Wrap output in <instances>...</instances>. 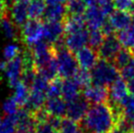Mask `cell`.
I'll return each mask as SVG.
<instances>
[{
  "label": "cell",
  "instance_id": "9c48e42d",
  "mask_svg": "<svg viewBox=\"0 0 134 133\" xmlns=\"http://www.w3.org/2000/svg\"><path fill=\"white\" fill-rule=\"evenodd\" d=\"M65 23L64 22H45L44 40L52 46L64 40Z\"/></svg>",
  "mask_w": 134,
  "mask_h": 133
},
{
  "label": "cell",
  "instance_id": "ee69618b",
  "mask_svg": "<svg viewBox=\"0 0 134 133\" xmlns=\"http://www.w3.org/2000/svg\"><path fill=\"white\" fill-rule=\"evenodd\" d=\"M6 1H7V0H6Z\"/></svg>",
  "mask_w": 134,
  "mask_h": 133
},
{
  "label": "cell",
  "instance_id": "52a82bcc",
  "mask_svg": "<svg viewBox=\"0 0 134 133\" xmlns=\"http://www.w3.org/2000/svg\"><path fill=\"white\" fill-rule=\"evenodd\" d=\"M89 102L83 97V95L78 96L77 98L67 102V114L66 117L71 120L80 122L82 118L85 117L90 108Z\"/></svg>",
  "mask_w": 134,
  "mask_h": 133
},
{
  "label": "cell",
  "instance_id": "f1b7e54d",
  "mask_svg": "<svg viewBox=\"0 0 134 133\" xmlns=\"http://www.w3.org/2000/svg\"><path fill=\"white\" fill-rule=\"evenodd\" d=\"M18 108H20L19 105H18V103L16 102V100L13 97L6 100L3 104V111L7 115H15L16 113L19 111Z\"/></svg>",
  "mask_w": 134,
  "mask_h": 133
},
{
  "label": "cell",
  "instance_id": "1f68e13d",
  "mask_svg": "<svg viewBox=\"0 0 134 133\" xmlns=\"http://www.w3.org/2000/svg\"><path fill=\"white\" fill-rule=\"evenodd\" d=\"M20 53H21V50H20L19 46L16 44L8 45L7 47L4 49V57H5L6 61L16 58L17 56L20 55Z\"/></svg>",
  "mask_w": 134,
  "mask_h": 133
},
{
  "label": "cell",
  "instance_id": "30bf717a",
  "mask_svg": "<svg viewBox=\"0 0 134 133\" xmlns=\"http://www.w3.org/2000/svg\"><path fill=\"white\" fill-rule=\"evenodd\" d=\"M75 58L77 60L79 68L87 70H92V68L100 59L96 49L90 46H85L75 52Z\"/></svg>",
  "mask_w": 134,
  "mask_h": 133
},
{
  "label": "cell",
  "instance_id": "8992f818",
  "mask_svg": "<svg viewBox=\"0 0 134 133\" xmlns=\"http://www.w3.org/2000/svg\"><path fill=\"white\" fill-rule=\"evenodd\" d=\"M83 20L90 30H103L108 22V16L98 4H94L87 6L83 14Z\"/></svg>",
  "mask_w": 134,
  "mask_h": 133
},
{
  "label": "cell",
  "instance_id": "7402d4cb",
  "mask_svg": "<svg viewBox=\"0 0 134 133\" xmlns=\"http://www.w3.org/2000/svg\"><path fill=\"white\" fill-rule=\"evenodd\" d=\"M120 109H121V117L131 123L134 120V96L129 94L123 100Z\"/></svg>",
  "mask_w": 134,
  "mask_h": 133
},
{
  "label": "cell",
  "instance_id": "ac0fdd59",
  "mask_svg": "<svg viewBox=\"0 0 134 133\" xmlns=\"http://www.w3.org/2000/svg\"><path fill=\"white\" fill-rule=\"evenodd\" d=\"M14 88H15V95L13 96V98L16 100L20 108L25 107L30 96V88L22 80H20L14 86Z\"/></svg>",
  "mask_w": 134,
  "mask_h": 133
},
{
  "label": "cell",
  "instance_id": "cb8c5ba5",
  "mask_svg": "<svg viewBox=\"0 0 134 133\" xmlns=\"http://www.w3.org/2000/svg\"><path fill=\"white\" fill-rule=\"evenodd\" d=\"M132 59H133V55H132L130 50L123 48L119 51V53L118 55L115 56V60L113 62L116 66V68L119 70H120V69H122L123 66H126L128 63H130L131 61H132Z\"/></svg>",
  "mask_w": 134,
  "mask_h": 133
},
{
  "label": "cell",
  "instance_id": "44dd1931",
  "mask_svg": "<svg viewBox=\"0 0 134 133\" xmlns=\"http://www.w3.org/2000/svg\"><path fill=\"white\" fill-rule=\"evenodd\" d=\"M68 16L71 17H83L87 5L83 0H71L67 3Z\"/></svg>",
  "mask_w": 134,
  "mask_h": 133
},
{
  "label": "cell",
  "instance_id": "f546056e",
  "mask_svg": "<svg viewBox=\"0 0 134 133\" xmlns=\"http://www.w3.org/2000/svg\"><path fill=\"white\" fill-rule=\"evenodd\" d=\"M35 133H56V131L47 118L45 120L35 122Z\"/></svg>",
  "mask_w": 134,
  "mask_h": 133
},
{
  "label": "cell",
  "instance_id": "7a4b0ae2",
  "mask_svg": "<svg viewBox=\"0 0 134 133\" xmlns=\"http://www.w3.org/2000/svg\"><path fill=\"white\" fill-rule=\"evenodd\" d=\"M65 23V36L64 43L72 53L77 52L79 49L88 44L89 30H87L83 17H71L68 16Z\"/></svg>",
  "mask_w": 134,
  "mask_h": 133
},
{
  "label": "cell",
  "instance_id": "ba28073f",
  "mask_svg": "<svg viewBox=\"0 0 134 133\" xmlns=\"http://www.w3.org/2000/svg\"><path fill=\"white\" fill-rule=\"evenodd\" d=\"M121 44L118 39V36L114 34H109L105 36L104 41L102 42L100 47L97 49L99 58L107 61H114L115 56L121 50Z\"/></svg>",
  "mask_w": 134,
  "mask_h": 133
},
{
  "label": "cell",
  "instance_id": "4316f807",
  "mask_svg": "<svg viewBox=\"0 0 134 133\" xmlns=\"http://www.w3.org/2000/svg\"><path fill=\"white\" fill-rule=\"evenodd\" d=\"M74 78L75 81L77 82L79 86L82 88V90L86 87H88L91 84V75H90V70H83V69H79L77 73L75 74Z\"/></svg>",
  "mask_w": 134,
  "mask_h": 133
},
{
  "label": "cell",
  "instance_id": "e575fe53",
  "mask_svg": "<svg viewBox=\"0 0 134 133\" xmlns=\"http://www.w3.org/2000/svg\"><path fill=\"white\" fill-rule=\"evenodd\" d=\"M126 83H127V88H128L129 94L134 96V76L132 78H130L129 80H127Z\"/></svg>",
  "mask_w": 134,
  "mask_h": 133
},
{
  "label": "cell",
  "instance_id": "603a6c76",
  "mask_svg": "<svg viewBox=\"0 0 134 133\" xmlns=\"http://www.w3.org/2000/svg\"><path fill=\"white\" fill-rule=\"evenodd\" d=\"M0 25H1L2 30H4L5 35L8 38H10V39H16L18 37L17 26L14 25V23L12 22V20H10L7 16L0 20Z\"/></svg>",
  "mask_w": 134,
  "mask_h": 133
},
{
  "label": "cell",
  "instance_id": "7c38bea8",
  "mask_svg": "<svg viewBox=\"0 0 134 133\" xmlns=\"http://www.w3.org/2000/svg\"><path fill=\"white\" fill-rule=\"evenodd\" d=\"M23 70H24V65H23V58L21 53L16 58L7 61L6 69L4 71L12 87H14L21 80Z\"/></svg>",
  "mask_w": 134,
  "mask_h": 133
},
{
  "label": "cell",
  "instance_id": "d590c367",
  "mask_svg": "<svg viewBox=\"0 0 134 133\" xmlns=\"http://www.w3.org/2000/svg\"><path fill=\"white\" fill-rule=\"evenodd\" d=\"M84 3L87 5V6H90V5H94V4H97L98 0H83Z\"/></svg>",
  "mask_w": 134,
  "mask_h": 133
},
{
  "label": "cell",
  "instance_id": "8d00e7d4",
  "mask_svg": "<svg viewBox=\"0 0 134 133\" xmlns=\"http://www.w3.org/2000/svg\"><path fill=\"white\" fill-rule=\"evenodd\" d=\"M131 26L134 27V11L131 13Z\"/></svg>",
  "mask_w": 134,
  "mask_h": 133
},
{
  "label": "cell",
  "instance_id": "5bb4252c",
  "mask_svg": "<svg viewBox=\"0 0 134 133\" xmlns=\"http://www.w3.org/2000/svg\"><path fill=\"white\" fill-rule=\"evenodd\" d=\"M113 31H120L131 26V15L127 12L115 10L109 16L107 22Z\"/></svg>",
  "mask_w": 134,
  "mask_h": 133
},
{
  "label": "cell",
  "instance_id": "9a60e30c",
  "mask_svg": "<svg viewBox=\"0 0 134 133\" xmlns=\"http://www.w3.org/2000/svg\"><path fill=\"white\" fill-rule=\"evenodd\" d=\"M44 110L49 115L65 118L67 114V102L63 97L47 98L44 105Z\"/></svg>",
  "mask_w": 134,
  "mask_h": 133
},
{
  "label": "cell",
  "instance_id": "e0dca14e",
  "mask_svg": "<svg viewBox=\"0 0 134 133\" xmlns=\"http://www.w3.org/2000/svg\"><path fill=\"white\" fill-rule=\"evenodd\" d=\"M82 88L75 81L74 77L64 78L62 83V97L66 102H70L71 100L77 98L81 95Z\"/></svg>",
  "mask_w": 134,
  "mask_h": 133
},
{
  "label": "cell",
  "instance_id": "83f0119b",
  "mask_svg": "<svg viewBox=\"0 0 134 133\" xmlns=\"http://www.w3.org/2000/svg\"><path fill=\"white\" fill-rule=\"evenodd\" d=\"M115 9L118 11L132 12L134 11V0H113Z\"/></svg>",
  "mask_w": 134,
  "mask_h": 133
},
{
  "label": "cell",
  "instance_id": "ffe728a7",
  "mask_svg": "<svg viewBox=\"0 0 134 133\" xmlns=\"http://www.w3.org/2000/svg\"><path fill=\"white\" fill-rule=\"evenodd\" d=\"M118 39L123 48L132 49L134 47V27L132 26H128L127 29L119 31Z\"/></svg>",
  "mask_w": 134,
  "mask_h": 133
},
{
  "label": "cell",
  "instance_id": "4dcf8cb0",
  "mask_svg": "<svg viewBox=\"0 0 134 133\" xmlns=\"http://www.w3.org/2000/svg\"><path fill=\"white\" fill-rule=\"evenodd\" d=\"M119 74L120 77L124 79L125 81L129 80L130 78L134 76V58L132 59L130 63H128L125 66L119 70Z\"/></svg>",
  "mask_w": 134,
  "mask_h": 133
},
{
  "label": "cell",
  "instance_id": "7bdbcfd3",
  "mask_svg": "<svg viewBox=\"0 0 134 133\" xmlns=\"http://www.w3.org/2000/svg\"><path fill=\"white\" fill-rule=\"evenodd\" d=\"M31 133H35V132H31Z\"/></svg>",
  "mask_w": 134,
  "mask_h": 133
},
{
  "label": "cell",
  "instance_id": "ab89813d",
  "mask_svg": "<svg viewBox=\"0 0 134 133\" xmlns=\"http://www.w3.org/2000/svg\"><path fill=\"white\" fill-rule=\"evenodd\" d=\"M131 53H132V55H133V58H134V47L131 49Z\"/></svg>",
  "mask_w": 134,
  "mask_h": 133
},
{
  "label": "cell",
  "instance_id": "d4e9b609",
  "mask_svg": "<svg viewBox=\"0 0 134 133\" xmlns=\"http://www.w3.org/2000/svg\"><path fill=\"white\" fill-rule=\"evenodd\" d=\"M106 34L102 30H90L89 38H88V45L94 49H98L104 41Z\"/></svg>",
  "mask_w": 134,
  "mask_h": 133
},
{
  "label": "cell",
  "instance_id": "2e32d148",
  "mask_svg": "<svg viewBox=\"0 0 134 133\" xmlns=\"http://www.w3.org/2000/svg\"><path fill=\"white\" fill-rule=\"evenodd\" d=\"M67 17V6L58 4V5H46L42 19L44 22H63Z\"/></svg>",
  "mask_w": 134,
  "mask_h": 133
},
{
  "label": "cell",
  "instance_id": "4fadbf2b",
  "mask_svg": "<svg viewBox=\"0 0 134 133\" xmlns=\"http://www.w3.org/2000/svg\"><path fill=\"white\" fill-rule=\"evenodd\" d=\"M81 94L85 98L90 105L106 103L108 101L109 91L107 87H101L95 85H89L82 90Z\"/></svg>",
  "mask_w": 134,
  "mask_h": 133
},
{
  "label": "cell",
  "instance_id": "d6a6232c",
  "mask_svg": "<svg viewBox=\"0 0 134 133\" xmlns=\"http://www.w3.org/2000/svg\"><path fill=\"white\" fill-rule=\"evenodd\" d=\"M9 13V7L6 0H0V20L4 17L8 16Z\"/></svg>",
  "mask_w": 134,
  "mask_h": 133
},
{
  "label": "cell",
  "instance_id": "836d02e7",
  "mask_svg": "<svg viewBox=\"0 0 134 133\" xmlns=\"http://www.w3.org/2000/svg\"><path fill=\"white\" fill-rule=\"evenodd\" d=\"M46 5H58V4H62V5H67L69 0H44Z\"/></svg>",
  "mask_w": 134,
  "mask_h": 133
},
{
  "label": "cell",
  "instance_id": "5b68a950",
  "mask_svg": "<svg viewBox=\"0 0 134 133\" xmlns=\"http://www.w3.org/2000/svg\"><path fill=\"white\" fill-rule=\"evenodd\" d=\"M22 40L31 47L40 41L44 40V24L37 19H30L21 29Z\"/></svg>",
  "mask_w": 134,
  "mask_h": 133
},
{
  "label": "cell",
  "instance_id": "6da1fadb",
  "mask_svg": "<svg viewBox=\"0 0 134 133\" xmlns=\"http://www.w3.org/2000/svg\"><path fill=\"white\" fill-rule=\"evenodd\" d=\"M115 123L116 118L114 112L106 102L91 105L79 125L83 133H108Z\"/></svg>",
  "mask_w": 134,
  "mask_h": 133
},
{
  "label": "cell",
  "instance_id": "3957f363",
  "mask_svg": "<svg viewBox=\"0 0 134 133\" xmlns=\"http://www.w3.org/2000/svg\"><path fill=\"white\" fill-rule=\"evenodd\" d=\"M91 83L95 86L109 87L119 78V70L114 62L99 59L97 64L90 70Z\"/></svg>",
  "mask_w": 134,
  "mask_h": 133
},
{
  "label": "cell",
  "instance_id": "d6986e66",
  "mask_svg": "<svg viewBox=\"0 0 134 133\" xmlns=\"http://www.w3.org/2000/svg\"><path fill=\"white\" fill-rule=\"evenodd\" d=\"M46 3L44 0H30L27 5V11H29V17L30 19L42 18L44 14Z\"/></svg>",
  "mask_w": 134,
  "mask_h": 133
},
{
  "label": "cell",
  "instance_id": "8fae6325",
  "mask_svg": "<svg viewBox=\"0 0 134 133\" xmlns=\"http://www.w3.org/2000/svg\"><path fill=\"white\" fill-rule=\"evenodd\" d=\"M27 2H21V1H14L9 10L10 17L12 22L14 23L17 27L22 29L29 21V11H27Z\"/></svg>",
  "mask_w": 134,
  "mask_h": 133
},
{
  "label": "cell",
  "instance_id": "60d3db41",
  "mask_svg": "<svg viewBox=\"0 0 134 133\" xmlns=\"http://www.w3.org/2000/svg\"><path fill=\"white\" fill-rule=\"evenodd\" d=\"M56 133H63V132H61V131H57Z\"/></svg>",
  "mask_w": 134,
  "mask_h": 133
},
{
  "label": "cell",
  "instance_id": "b9f144b4",
  "mask_svg": "<svg viewBox=\"0 0 134 133\" xmlns=\"http://www.w3.org/2000/svg\"><path fill=\"white\" fill-rule=\"evenodd\" d=\"M1 122H2V119H1V118H0V124H1Z\"/></svg>",
  "mask_w": 134,
  "mask_h": 133
},
{
  "label": "cell",
  "instance_id": "484cf974",
  "mask_svg": "<svg viewBox=\"0 0 134 133\" xmlns=\"http://www.w3.org/2000/svg\"><path fill=\"white\" fill-rule=\"evenodd\" d=\"M62 83H63V78H61L60 76L49 82L47 89V98L62 96Z\"/></svg>",
  "mask_w": 134,
  "mask_h": 133
},
{
  "label": "cell",
  "instance_id": "74e56055",
  "mask_svg": "<svg viewBox=\"0 0 134 133\" xmlns=\"http://www.w3.org/2000/svg\"><path fill=\"white\" fill-rule=\"evenodd\" d=\"M130 128H131V133H134V120L130 123Z\"/></svg>",
  "mask_w": 134,
  "mask_h": 133
},
{
  "label": "cell",
  "instance_id": "f35d334b",
  "mask_svg": "<svg viewBox=\"0 0 134 133\" xmlns=\"http://www.w3.org/2000/svg\"><path fill=\"white\" fill-rule=\"evenodd\" d=\"M14 1H21V2H27L29 3L30 0H14Z\"/></svg>",
  "mask_w": 134,
  "mask_h": 133
},
{
  "label": "cell",
  "instance_id": "277c9868",
  "mask_svg": "<svg viewBox=\"0 0 134 133\" xmlns=\"http://www.w3.org/2000/svg\"><path fill=\"white\" fill-rule=\"evenodd\" d=\"M53 47L55 50V56L58 64L59 76L63 79L74 77L79 70V66L75 55H74V53L65 46L64 40L57 43Z\"/></svg>",
  "mask_w": 134,
  "mask_h": 133
}]
</instances>
